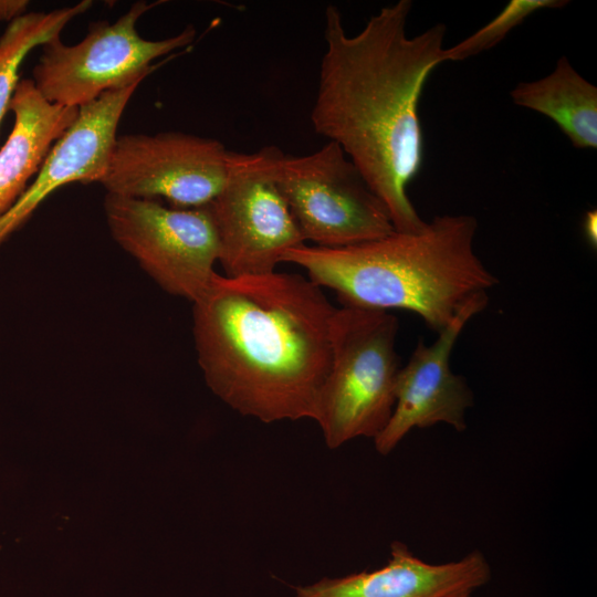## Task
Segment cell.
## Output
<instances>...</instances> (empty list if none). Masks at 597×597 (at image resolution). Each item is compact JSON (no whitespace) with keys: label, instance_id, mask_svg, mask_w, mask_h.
Wrapping results in <instances>:
<instances>
[{"label":"cell","instance_id":"6da1fadb","mask_svg":"<svg viewBox=\"0 0 597 597\" xmlns=\"http://www.w3.org/2000/svg\"><path fill=\"white\" fill-rule=\"evenodd\" d=\"M412 1L399 0L348 35L341 11L325 10V52L311 111L315 133L337 144L385 203L394 228L420 232L427 224L407 189L423 154L418 114L429 74L443 63L446 25L408 36Z\"/></svg>","mask_w":597,"mask_h":597},{"label":"cell","instance_id":"7a4b0ae2","mask_svg":"<svg viewBox=\"0 0 597 597\" xmlns=\"http://www.w3.org/2000/svg\"><path fill=\"white\" fill-rule=\"evenodd\" d=\"M192 305L198 363L224 404L265 423L315 421L336 311L321 286L294 273H216Z\"/></svg>","mask_w":597,"mask_h":597},{"label":"cell","instance_id":"3957f363","mask_svg":"<svg viewBox=\"0 0 597 597\" xmlns=\"http://www.w3.org/2000/svg\"><path fill=\"white\" fill-rule=\"evenodd\" d=\"M476 229L473 216H436L417 233L395 231L343 248L305 243L281 262L304 269L342 305L410 311L440 332L473 296L498 283L474 251Z\"/></svg>","mask_w":597,"mask_h":597},{"label":"cell","instance_id":"277c9868","mask_svg":"<svg viewBox=\"0 0 597 597\" xmlns=\"http://www.w3.org/2000/svg\"><path fill=\"white\" fill-rule=\"evenodd\" d=\"M398 327L389 311L336 307L332 363L315 419L329 449L359 437L374 440L387 425L401 368L396 352Z\"/></svg>","mask_w":597,"mask_h":597},{"label":"cell","instance_id":"5b68a950","mask_svg":"<svg viewBox=\"0 0 597 597\" xmlns=\"http://www.w3.org/2000/svg\"><path fill=\"white\" fill-rule=\"evenodd\" d=\"M269 163L305 242L343 248L396 231L385 203L337 144L302 156L269 146Z\"/></svg>","mask_w":597,"mask_h":597},{"label":"cell","instance_id":"8992f818","mask_svg":"<svg viewBox=\"0 0 597 597\" xmlns=\"http://www.w3.org/2000/svg\"><path fill=\"white\" fill-rule=\"evenodd\" d=\"M153 7L138 1L114 22H93L74 45L60 36L43 44L32 71L35 87L51 103L80 108L106 92L139 84L156 69L155 60L187 48L196 35L188 27L160 40L140 36L137 22Z\"/></svg>","mask_w":597,"mask_h":597},{"label":"cell","instance_id":"52a82bcc","mask_svg":"<svg viewBox=\"0 0 597 597\" xmlns=\"http://www.w3.org/2000/svg\"><path fill=\"white\" fill-rule=\"evenodd\" d=\"M113 239L169 294L196 301L219 259V239L208 206L166 207L158 200L106 193Z\"/></svg>","mask_w":597,"mask_h":597},{"label":"cell","instance_id":"ba28073f","mask_svg":"<svg viewBox=\"0 0 597 597\" xmlns=\"http://www.w3.org/2000/svg\"><path fill=\"white\" fill-rule=\"evenodd\" d=\"M207 206L226 276L272 273L285 252L305 244L271 175L269 146L254 153L230 150L226 182Z\"/></svg>","mask_w":597,"mask_h":597},{"label":"cell","instance_id":"9c48e42d","mask_svg":"<svg viewBox=\"0 0 597 597\" xmlns=\"http://www.w3.org/2000/svg\"><path fill=\"white\" fill-rule=\"evenodd\" d=\"M229 151L218 139L182 132L121 135L100 184L111 195L202 207L226 182Z\"/></svg>","mask_w":597,"mask_h":597},{"label":"cell","instance_id":"30bf717a","mask_svg":"<svg viewBox=\"0 0 597 597\" xmlns=\"http://www.w3.org/2000/svg\"><path fill=\"white\" fill-rule=\"evenodd\" d=\"M486 304V293L473 296L438 332L433 344H417L398 373L391 416L374 439L379 454H389L415 428L446 423L458 432L465 430V412L473 405V392L465 379L451 370L450 356L465 324Z\"/></svg>","mask_w":597,"mask_h":597},{"label":"cell","instance_id":"8fae6325","mask_svg":"<svg viewBox=\"0 0 597 597\" xmlns=\"http://www.w3.org/2000/svg\"><path fill=\"white\" fill-rule=\"evenodd\" d=\"M138 85L106 92L78 108L76 119L53 145L31 184L0 218V244L59 188L73 182L101 181L121 117Z\"/></svg>","mask_w":597,"mask_h":597},{"label":"cell","instance_id":"7c38bea8","mask_svg":"<svg viewBox=\"0 0 597 597\" xmlns=\"http://www.w3.org/2000/svg\"><path fill=\"white\" fill-rule=\"evenodd\" d=\"M491 575L485 555L478 549L458 561L430 564L395 541L380 568L300 586L296 597H460L486 585Z\"/></svg>","mask_w":597,"mask_h":597},{"label":"cell","instance_id":"4fadbf2b","mask_svg":"<svg viewBox=\"0 0 597 597\" xmlns=\"http://www.w3.org/2000/svg\"><path fill=\"white\" fill-rule=\"evenodd\" d=\"M9 109L14 122L0 148V218L21 197L78 114V108L49 102L30 78L19 81Z\"/></svg>","mask_w":597,"mask_h":597},{"label":"cell","instance_id":"5bb4252c","mask_svg":"<svg viewBox=\"0 0 597 597\" xmlns=\"http://www.w3.org/2000/svg\"><path fill=\"white\" fill-rule=\"evenodd\" d=\"M510 95L515 105L552 119L575 148L597 147V87L566 56L548 75L519 83Z\"/></svg>","mask_w":597,"mask_h":597},{"label":"cell","instance_id":"9a60e30c","mask_svg":"<svg viewBox=\"0 0 597 597\" xmlns=\"http://www.w3.org/2000/svg\"><path fill=\"white\" fill-rule=\"evenodd\" d=\"M93 2L83 0L52 11L25 12L8 22L0 35V125L20 81L19 69L35 48L60 36L76 17L86 12Z\"/></svg>","mask_w":597,"mask_h":597},{"label":"cell","instance_id":"2e32d148","mask_svg":"<svg viewBox=\"0 0 597 597\" xmlns=\"http://www.w3.org/2000/svg\"><path fill=\"white\" fill-rule=\"evenodd\" d=\"M565 0H511L489 23L444 49L443 61H462L499 44L510 31L538 10L563 8Z\"/></svg>","mask_w":597,"mask_h":597},{"label":"cell","instance_id":"e0dca14e","mask_svg":"<svg viewBox=\"0 0 597 597\" xmlns=\"http://www.w3.org/2000/svg\"><path fill=\"white\" fill-rule=\"evenodd\" d=\"M27 0H0V22H10L27 12Z\"/></svg>","mask_w":597,"mask_h":597},{"label":"cell","instance_id":"ac0fdd59","mask_svg":"<svg viewBox=\"0 0 597 597\" xmlns=\"http://www.w3.org/2000/svg\"><path fill=\"white\" fill-rule=\"evenodd\" d=\"M597 214L596 210L587 211L584 219V234L588 242L596 245L597 242Z\"/></svg>","mask_w":597,"mask_h":597},{"label":"cell","instance_id":"d6986e66","mask_svg":"<svg viewBox=\"0 0 597 597\" xmlns=\"http://www.w3.org/2000/svg\"><path fill=\"white\" fill-rule=\"evenodd\" d=\"M460 597H471V595L460 596Z\"/></svg>","mask_w":597,"mask_h":597}]
</instances>
